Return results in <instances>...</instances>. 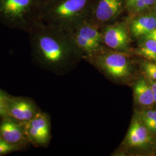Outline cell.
<instances>
[{
  "mask_svg": "<svg viewBox=\"0 0 156 156\" xmlns=\"http://www.w3.org/2000/svg\"><path fill=\"white\" fill-rule=\"evenodd\" d=\"M123 0H100L95 8L96 19L107 22L115 18L122 9Z\"/></svg>",
  "mask_w": 156,
  "mask_h": 156,
  "instance_id": "cell-12",
  "label": "cell"
},
{
  "mask_svg": "<svg viewBox=\"0 0 156 156\" xmlns=\"http://www.w3.org/2000/svg\"><path fill=\"white\" fill-rule=\"evenodd\" d=\"M0 138L26 151L30 144L26 133L25 124L6 116L0 119Z\"/></svg>",
  "mask_w": 156,
  "mask_h": 156,
  "instance_id": "cell-8",
  "label": "cell"
},
{
  "mask_svg": "<svg viewBox=\"0 0 156 156\" xmlns=\"http://www.w3.org/2000/svg\"><path fill=\"white\" fill-rule=\"evenodd\" d=\"M156 28V12L140 15L130 24V31L135 38H142Z\"/></svg>",
  "mask_w": 156,
  "mask_h": 156,
  "instance_id": "cell-11",
  "label": "cell"
},
{
  "mask_svg": "<svg viewBox=\"0 0 156 156\" xmlns=\"http://www.w3.org/2000/svg\"><path fill=\"white\" fill-rule=\"evenodd\" d=\"M152 133L137 115L133 117L124 140V146L129 149H145L152 142Z\"/></svg>",
  "mask_w": 156,
  "mask_h": 156,
  "instance_id": "cell-9",
  "label": "cell"
},
{
  "mask_svg": "<svg viewBox=\"0 0 156 156\" xmlns=\"http://www.w3.org/2000/svg\"><path fill=\"white\" fill-rule=\"evenodd\" d=\"M137 116L142 122L156 121V110H144L138 113Z\"/></svg>",
  "mask_w": 156,
  "mask_h": 156,
  "instance_id": "cell-19",
  "label": "cell"
},
{
  "mask_svg": "<svg viewBox=\"0 0 156 156\" xmlns=\"http://www.w3.org/2000/svg\"><path fill=\"white\" fill-rule=\"evenodd\" d=\"M9 95L0 88V119L7 116L6 106Z\"/></svg>",
  "mask_w": 156,
  "mask_h": 156,
  "instance_id": "cell-18",
  "label": "cell"
},
{
  "mask_svg": "<svg viewBox=\"0 0 156 156\" xmlns=\"http://www.w3.org/2000/svg\"><path fill=\"white\" fill-rule=\"evenodd\" d=\"M26 133L30 145L35 147H46L51 140L49 115L42 111L25 124Z\"/></svg>",
  "mask_w": 156,
  "mask_h": 156,
  "instance_id": "cell-6",
  "label": "cell"
},
{
  "mask_svg": "<svg viewBox=\"0 0 156 156\" xmlns=\"http://www.w3.org/2000/svg\"><path fill=\"white\" fill-rule=\"evenodd\" d=\"M28 34L33 62L46 71L65 75L73 71L82 57L73 38L62 28L39 19Z\"/></svg>",
  "mask_w": 156,
  "mask_h": 156,
  "instance_id": "cell-1",
  "label": "cell"
},
{
  "mask_svg": "<svg viewBox=\"0 0 156 156\" xmlns=\"http://www.w3.org/2000/svg\"><path fill=\"white\" fill-rule=\"evenodd\" d=\"M95 66L112 80L122 82L133 74V66L128 56L122 52H108L97 55Z\"/></svg>",
  "mask_w": 156,
  "mask_h": 156,
  "instance_id": "cell-4",
  "label": "cell"
},
{
  "mask_svg": "<svg viewBox=\"0 0 156 156\" xmlns=\"http://www.w3.org/2000/svg\"><path fill=\"white\" fill-rule=\"evenodd\" d=\"M46 1V0H42V1Z\"/></svg>",
  "mask_w": 156,
  "mask_h": 156,
  "instance_id": "cell-24",
  "label": "cell"
},
{
  "mask_svg": "<svg viewBox=\"0 0 156 156\" xmlns=\"http://www.w3.org/2000/svg\"><path fill=\"white\" fill-rule=\"evenodd\" d=\"M142 68L149 80L153 81L156 80V62H143L142 64Z\"/></svg>",
  "mask_w": 156,
  "mask_h": 156,
  "instance_id": "cell-17",
  "label": "cell"
},
{
  "mask_svg": "<svg viewBox=\"0 0 156 156\" xmlns=\"http://www.w3.org/2000/svg\"><path fill=\"white\" fill-rule=\"evenodd\" d=\"M148 80H149V79H148ZM148 82H149V83L150 86H151V89L153 90V94H154V100H155V102H156V82L149 80Z\"/></svg>",
  "mask_w": 156,
  "mask_h": 156,
  "instance_id": "cell-22",
  "label": "cell"
},
{
  "mask_svg": "<svg viewBox=\"0 0 156 156\" xmlns=\"http://www.w3.org/2000/svg\"><path fill=\"white\" fill-rule=\"evenodd\" d=\"M143 123L151 133L152 134H156V121H147Z\"/></svg>",
  "mask_w": 156,
  "mask_h": 156,
  "instance_id": "cell-20",
  "label": "cell"
},
{
  "mask_svg": "<svg viewBox=\"0 0 156 156\" xmlns=\"http://www.w3.org/2000/svg\"><path fill=\"white\" fill-rule=\"evenodd\" d=\"M41 111L33 98L9 95L6 106L7 116L26 124Z\"/></svg>",
  "mask_w": 156,
  "mask_h": 156,
  "instance_id": "cell-7",
  "label": "cell"
},
{
  "mask_svg": "<svg viewBox=\"0 0 156 156\" xmlns=\"http://www.w3.org/2000/svg\"><path fill=\"white\" fill-rule=\"evenodd\" d=\"M135 53L151 62H156V41L153 39L142 38Z\"/></svg>",
  "mask_w": 156,
  "mask_h": 156,
  "instance_id": "cell-14",
  "label": "cell"
},
{
  "mask_svg": "<svg viewBox=\"0 0 156 156\" xmlns=\"http://www.w3.org/2000/svg\"><path fill=\"white\" fill-rule=\"evenodd\" d=\"M42 0H0V23L28 33L39 19Z\"/></svg>",
  "mask_w": 156,
  "mask_h": 156,
  "instance_id": "cell-3",
  "label": "cell"
},
{
  "mask_svg": "<svg viewBox=\"0 0 156 156\" xmlns=\"http://www.w3.org/2000/svg\"><path fill=\"white\" fill-rule=\"evenodd\" d=\"M134 100L140 105L149 106L156 103L151 86L144 78H140L134 84Z\"/></svg>",
  "mask_w": 156,
  "mask_h": 156,
  "instance_id": "cell-13",
  "label": "cell"
},
{
  "mask_svg": "<svg viewBox=\"0 0 156 156\" xmlns=\"http://www.w3.org/2000/svg\"><path fill=\"white\" fill-rule=\"evenodd\" d=\"M142 38L153 39L156 41V28H155L154 30H153L152 31H151V33L146 34V35Z\"/></svg>",
  "mask_w": 156,
  "mask_h": 156,
  "instance_id": "cell-21",
  "label": "cell"
},
{
  "mask_svg": "<svg viewBox=\"0 0 156 156\" xmlns=\"http://www.w3.org/2000/svg\"><path fill=\"white\" fill-rule=\"evenodd\" d=\"M24 151L22 148L8 143L0 138V156H5L12 153Z\"/></svg>",
  "mask_w": 156,
  "mask_h": 156,
  "instance_id": "cell-16",
  "label": "cell"
},
{
  "mask_svg": "<svg viewBox=\"0 0 156 156\" xmlns=\"http://www.w3.org/2000/svg\"><path fill=\"white\" fill-rule=\"evenodd\" d=\"M156 9V0H155V4H154V6Z\"/></svg>",
  "mask_w": 156,
  "mask_h": 156,
  "instance_id": "cell-23",
  "label": "cell"
},
{
  "mask_svg": "<svg viewBox=\"0 0 156 156\" xmlns=\"http://www.w3.org/2000/svg\"><path fill=\"white\" fill-rule=\"evenodd\" d=\"M102 39L108 47L113 50L120 51L128 50L129 38L128 30L124 23H119L106 27Z\"/></svg>",
  "mask_w": 156,
  "mask_h": 156,
  "instance_id": "cell-10",
  "label": "cell"
},
{
  "mask_svg": "<svg viewBox=\"0 0 156 156\" xmlns=\"http://www.w3.org/2000/svg\"><path fill=\"white\" fill-rule=\"evenodd\" d=\"M126 2L130 11L142 12L154 6L155 0H126Z\"/></svg>",
  "mask_w": 156,
  "mask_h": 156,
  "instance_id": "cell-15",
  "label": "cell"
},
{
  "mask_svg": "<svg viewBox=\"0 0 156 156\" xmlns=\"http://www.w3.org/2000/svg\"><path fill=\"white\" fill-rule=\"evenodd\" d=\"M89 0H46L42 2L39 19L67 31L80 23Z\"/></svg>",
  "mask_w": 156,
  "mask_h": 156,
  "instance_id": "cell-2",
  "label": "cell"
},
{
  "mask_svg": "<svg viewBox=\"0 0 156 156\" xmlns=\"http://www.w3.org/2000/svg\"><path fill=\"white\" fill-rule=\"evenodd\" d=\"M73 38L79 50L87 55L93 56L100 48L102 35L93 26L79 23L66 31Z\"/></svg>",
  "mask_w": 156,
  "mask_h": 156,
  "instance_id": "cell-5",
  "label": "cell"
}]
</instances>
